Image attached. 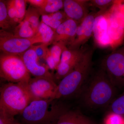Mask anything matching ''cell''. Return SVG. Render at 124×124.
<instances>
[{"label": "cell", "instance_id": "cell-1", "mask_svg": "<svg viewBox=\"0 0 124 124\" xmlns=\"http://www.w3.org/2000/svg\"><path fill=\"white\" fill-rule=\"evenodd\" d=\"M90 76L77 95L81 103L90 109L110 105L115 99L116 87L106 73L101 68Z\"/></svg>", "mask_w": 124, "mask_h": 124}, {"label": "cell", "instance_id": "cell-2", "mask_svg": "<svg viewBox=\"0 0 124 124\" xmlns=\"http://www.w3.org/2000/svg\"><path fill=\"white\" fill-rule=\"evenodd\" d=\"M59 99L34 100L24 109L21 116L22 124H56L60 116L69 110Z\"/></svg>", "mask_w": 124, "mask_h": 124}, {"label": "cell", "instance_id": "cell-3", "mask_svg": "<svg viewBox=\"0 0 124 124\" xmlns=\"http://www.w3.org/2000/svg\"><path fill=\"white\" fill-rule=\"evenodd\" d=\"M93 55L87 49L75 68L58 82L54 99L77 95L90 76Z\"/></svg>", "mask_w": 124, "mask_h": 124}, {"label": "cell", "instance_id": "cell-4", "mask_svg": "<svg viewBox=\"0 0 124 124\" xmlns=\"http://www.w3.org/2000/svg\"><path fill=\"white\" fill-rule=\"evenodd\" d=\"M23 85L8 82L0 89V111L13 116L20 115L31 102Z\"/></svg>", "mask_w": 124, "mask_h": 124}, {"label": "cell", "instance_id": "cell-5", "mask_svg": "<svg viewBox=\"0 0 124 124\" xmlns=\"http://www.w3.org/2000/svg\"><path fill=\"white\" fill-rule=\"evenodd\" d=\"M103 12L107 21L110 47L114 50L124 41V0H114L113 4Z\"/></svg>", "mask_w": 124, "mask_h": 124}, {"label": "cell", "instance_id": "cell-6", "mask_svg": "<svg viewBox=\"0 0 124 124\" xmlns=\"http://www.w3.org/2000/svg\"><path fill=\"white\" fill-rule=\"evenodd\" d=\"M0 77L8 82L24 84L31 78L20 56L0 53Z\"/></svg>", "mask_w": 124, "mask_h": 124}, {"label": "cell", "instance_id": "cell-7", "mask_svg": "<svg viewBox=\"0 0 124 124\" xmlns=\"http://www.w3.org/2000/svg\"><path fill=\"white\" fill-rule=\"evenodd\" d=\"M42 43L41 40L35 36L33 38L24 39L17 37L11 32L0 30L1 53L20 56L37 43Z\"/></svg>", "mask_w": 124, "mask_h": 124}, {"label": "cell", "instance_id": "cell-8", "mask_svg": "<svg viewBox=\"0 0 124 124\" xmlns=\"http://www.w3.org/2000/svg\"><path fill=\"white\" fill-rule=\"evenodd\" d=\"M23 85L32 101L52 99H54L58 84L54 79L45 77L31 78Z\"/></svg>", "mask_w": 124, "mask_h": 124}, {"label": "cell", "instance_id": "cell-9", "mask_svg": "<svg viewBox=\"0 0 124 124\" xmlns=\"http://www.w3.org/2000/svg\"><path fill=\"white\" fill-rule=\"evenodd\" d=\"M101 68L115 86L124 78V45L107 55Z\"/></svg>", "mask_w": 124, "mask_h": 124}, {"label": "cell", "instance_id": "cell-10", "mask_svg": "<svg viewBox=\"0 0 124 124\" xmlns=\"http://www.w3.org/2000/svg\"><path fill=\"white\" fill-rule=\"evenodd\" d=\"M87 49L83 47L78 49L68 48L65 49L62 54L60 63L54 75L55 81L59 82L73 70L82 60Z\"/></svg>", "mask_w": 124, "mask_h": 124}, {"label": "cell", "instance_id": "cell-11", "mask_svg": "<svg viewBox=\"0 0 124 124\" xmlns=\"http://www.w3.org/2000/svg\"><path fill=\"white\" fill-rule=\"evenodd\" d=\"M20 56L29 73L34 77H47L55 80L48 67L40 64L39 58L31 47Z\"/></svg>", "mask_w": 124, "mask_h": 124}, {"label": "cell", "instance_id": "cell-12", "mask_svg": "<svg viewBox=\"0 0 124 124\" xmlns=\"http://www.w3.org/2000/svg\"><path fill=\"white\" fill-rule=\"evenodd\" d=\"M98 13H90L79 24L78 27L75 39L67 47L68 48L79 49L93 36L94 22Z\"/></svg>", "mask_w": 124, "mask_h": 124}, {"label": "cell", "instance_id": "cell-13", "mask_svg": "<svg viewBox=\"0 0 124 124\" xmlns=\"http://www.w3.org/2000/svg\"><path fill=\"white\" fill-rule=\"evenodd\" d=\"M90 0H65L63 3V11L68 19H72L78 23L90 13Z\"/></svg>", "mask_w": 124, "mask_h": 124}, {"label": "cell", "instance_id": "cell-14", "mask_svg": "<svg viewBox=\"0 0 124 124\" xmlns=\"http://www.w3.org/2000/svg\"><path fill=\"white\" fill-rule=\"evenodd\" d=\"M93 36L95 44L99 46L102 48L110 47L107 21L103 11H99L95 17L93 26Z\"/></svg>", "mask_w": 124, "mask_h": 124}, {"label": "cell", "instance_id": "cell-15", "mask_svg": "<svg viewBox=\"0 0 124 124\" xmlns=\"http://www.w3.org/2000/svg\"><path fill=\"white\" fill-rule=\"evenodd\" d=\"M79 23L68 19L56 29L52 45L60 43L68 47L75 39L77 28Z\"/></svg>", "mask_w": 124, "mask_h": 124}, {"label": "cell", "instance_id": "cell-16", "mask_svg": "<svg viewBox=\"0 0 124 124\" xmlns=\"http://www.w3.org/2000/svg\"><path fill=\"white\" fill-rule=\"evenodd\" d=\"M26 2L24 0L6 1L7 13L13 30L24 20L27 11Z\"/></svg>", "mask_w": 124, "mask_h": 124}, {"label": "cell", "instance_id": "cell-17", "mask_svg": "<svg viewBox=\"0 0 124 124\" xmlns=\"http://www.w3.org/2000/svg\"><path fill=\"white\" fill-rule=\"evenodd\" d=\"M89 118L79 111L68 110L62 114L55 124H92Z\"/></svg>", "mask_w": 124, "mask_h": 124}, {"label": "cell", "instance_id": "cell-18", "mask_svg": "<svg viewBox=\"0 0 124 124\" xmlns=\"http://www.w3.org/2000/svg\"><path fill=\"white\" fill-rule=\"evenodd\" d=\"M67 47L60 43L53 45L49 49L48 53L45 60L47 66L51 70H56L59 65L63 52Z\"/></svg>", "mask_w": 124, "mask_h": 124}, {"label": "cell", "instance_id": "cell-19", "mask_svg": "<svg viewBox=\"0 0 124 124\" xmlns=\"http://www.w3.org/2000/svg\"><path fill=\"white\" fill-rule=\"evenodd\" d=\"M68 19L63 10L54 13L42 15L41 21L48 25L55 32L59 26Z\"/></svg>", "mask_w": 124, "mask_h": 124}, {"label": "cell", "instance_id": "cell-20", "mask_svg": "<svg viewBox=\"0 0 124 124\" xmlns=\"http://www.w3.org/2000/svg\"><path fill=\"white\" fill-rule=\"evenodd\" d=\"M17 37L24 39L33 38L36 34L27 20L24 19L11 32Z\"/></svg>", "mask_w": 124, "mask_h": 124}, {"label": "cell", "instance_id": "cell-21", "mask_svg": "<svg viewBox=\"0 0 124 124\" xmlns=\"http://www.w3.org/2000/svg\"><path fill=\"white\" fill-rule=\"evenodd\" d=\"M64 0H45L40 8H38L41 16L54 13L63 8Z\"/></svg>", "mask_w": 124, "mask_h": 124}, {"label": "cell", "instance_id": "cell-22", "mask_svg": "<svg viewBox=\"0 0 124 124\" xmlns=\"http://www.w3.org/2000/svg\"><path fill=\"white\" fill-rule=\"evenodd\" d=\"M55 33L52 28L41 21L36 36L41 40V44L49 46L52 45Z\"/></svg>", "mask_w": 124, "mask_h": 124}, {"label": "cell", "instance_id": "cell-23", "mask_svg": "<svg viewBox=\"0 0 124 124\" xmlns=\"http://www.w3.org/2000/svg\"><path fill=\"white\" fill-rule=\"evenodd\" d=\"M40 16L38 9L30 5L27 10L24 19L29 22L36 35L38 32L40 23L39 21Z\"/></svg>", "mask_w": 124, "mask_h": 124}, {"label": "cell", "instance_id": "cell-24", "mask_svg": "<svg viewBox=\"0 0 124 124\" xmlns=\"http://www.w3.org/2000/svg\"><path fill=\"white\" fill-rule=\"evenodd\" d=\"M0 27L1 29L11 32L13 30L8 13L6 1L0 0Z\"/></svg>", "mask_w": 124, "mask_h": 124}, {"label": "cell", "instance_id": "cell-25", "mask_svg": "<svg viewBox=\"0 0 124 124\" xmlns=\"http://www.w3.org/2000/svg\"><path fill=\"white\" fill-rule=\"evenodd\" d=\"M109 106L111 113L124 115V93L115 98Z\"/></svg>", "mask_w": 124, "mask_h": 124}, {"label": "cell", "instance_id": "cell-26", "mask_svg": "<svg viewBox=\"0 0 124 124\" xmlns=\"http://www.w3.org/2000/svg\"><path fill=\"white\" fill-rule=\"evenodd\" d=\"M114 1L112 0H90V2L92 6L99 9L100 11H103L107 9Z\"/></svg>", "mask_w": 124, "mask_h": 124}, {"label": "cell", "instance_id": "cell-27", "mask_svg": "<svg viewBox=\"0 0 124 124\" xmlns=\"http://www.w3.org/2000/svg\"><path fill=\"white\" fill-rule=\"evenodd\" d=\"M48 46L45 44H41L39 45H33L31 47L34 50L39 59L42 58L45 60L48 53Z\"/></svg>", "mask_w": 124, "mask_h": 124}, {"label": "cell", "instance_id": "cell-28", "mask_svg": "<svg viewBox=\"0 0 124 124\" xmlns=\"http://www.w3.org/2000/svg\"><path fill=\"white\" fill-rule=\"evenodd\" d=\"M104 124H124V118L122 116L110 112L105 119Z\"/></svg>", "mask_w": 124, "mask_h": 124}, {"label": "cell", "instance_id": "cell-29", "mask_svg": "<svg viewBox=\"0 0 124 124\" xmlns=\"http://www.w3.org/2000/svg\"><path fill=\"white\" fill-rule=\"evenodd\" d=\"M0 124H22L15 116L0 111Z\"/></svg>", "mask_w": 124, "mask_h": 124}, {"label": "cell", "instance_id": "cell-30", "mask_svg": "<svg viewBox=\"0 0 124 124\" xmlns=\"http://www.w3.org/2000/svg\"><path fill=\"white\" fill-rule=\"evenodd\" d=\"M26 1L27 2L29 3L31 5L38 9L42 6L45 0H27Z\"/></svg>", "mask_w": 124, "mask_h": 124}, {"label": "cell", "instance_id": "cell-31", "mask_svg": "<svg viewBox=\"0 0 124 124\" xmlns=\"http://www.w3.org/2000/svg\"></svg>", "mask_w": 124, "mask_h": 124}]
</instances>
